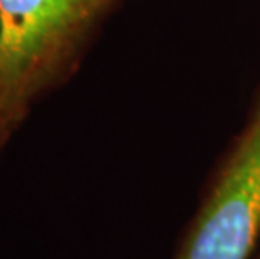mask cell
I'll use <instances>...</instances> for the list:
<instances>
[{"label": "cell", "mask_w": 260, "mask_h": 259, "mask_svg": "<svg viewBox=\"0 0 260 259\" xmlns=\"http://www.w3.org/2000/svg\"><path fill=\"white\" fill-rule=\"evenodd\" d=\"M260 236V104L176 259H250Z\"/></svg>", "instance_id": "6da1fadb"}, {"label": "cell", "mask_w": 260, "mask_h": 259, "mask_svg": "<svg viewBox=\"0 0 260 259\" xmlns=\"http://www.w3.org/2000/svg\"><path fill=\"white\" fill-rule=\"evenodd\" d=\"M99 0H0V81L15 84L42 63Z\"/></svg>", "instance_id": "7a4b0ae2"}]
</instances>
